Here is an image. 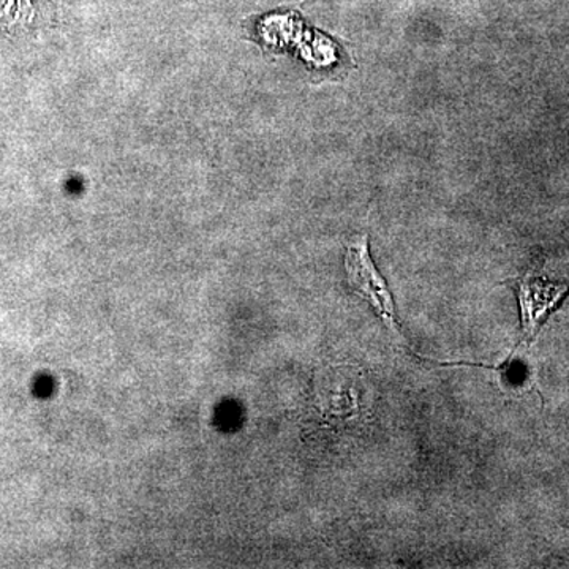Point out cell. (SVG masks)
Masks as SVG:
<instances>
[{"label": "cell", "mask_w": 569, "mask_h": 569, "mask_svg": "<svg viewBox=\"0 0 569 569\" xmlns=\"http://www.w3.org/2000/svg\"><path fill=\"white\" fill-rule=\"evenodd\" d=\"M569 295V282L550 280L549 277L529 272L518 282V299L520 307V325L522 339L520 346L530 347L537 339L538 332L559 309L563 299Z\"/></svg>", "instance_id": "obj_2"}, {"label": "cell", "mask_w": 569, "mask_h": 569, "mask_svg": "<svg viewBox=\"0 0 569 569\" xmlns=\"http://www.w3.org/2000/svg\"><path fill=\"white\" fill-rule=\"evenodd\" d=\"M48 0H0V33L24 36L48 21Z\"/></svg>", "instance_id": "obj_3"}, {"label": "cell", "mask_w": 569, "mask_h": 569, "mask_svg": "<svg viewBox=\"0 0 569 569\" xmlns=\"http://www.w3.org/2000/svg\"><path fill=\"white\" fill-rule=\"evenodd\" d=\"M346 268L348 282L353 287L356 293L361 295L369 302L377 316L391 331L400 335V321L397 318L395 298L370 258L367 236L353 239V242L348 246Z\"/></svg>", "instance_id": "obj_1"}]
</instances>
